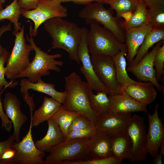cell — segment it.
<instances>
[{"instance_id": "40", "label": "cell", "mask_w": 164, "mask_h": 164, "mask_svg": "<svg viewBox=\"0 0 164 164\" xmlns=\"http://www.w3.org/2000/svg\"><path fill=\"white\" fill-rule=\"evenodd\" d=\"M61 3L67 2H71L75 4L81 5H87L93 2L103 4L105 0H52Z\"/></svg>"}, {"instance_id": "31", "label": "cell", "mask_w": 164, "mask_h": 164, "mask_svg": "<svg viewBox=\"0 0 164 164\" xmlns=\"http://www.w3.org/2000/svg\"><path fill=\"white\" fill-rule=\"evenodd\" d=\"M138 0H105L103 4L109 5L112 9L115 10L116 18H120L125 13H133L135 9Z\"/></svg>"}, {"instance_id": "18", "label": "cell", "mask_w": 164, "mask_h": 164, "mask_svg": "<svg viewBox=\"0 0 164 164\" xmlns=\"http://www.w3.org/2000/svg\"><path fill=\"white\" fill-rule=\"evenodd\" d=\"M109 95V112L121 114L147 112L146 105L132 98L122 88L118 92Z\"/></svg>"}, {"instance_id": "39", "label": "cell", "mask_w": 164, "mask_h": 164, "mask_svg": "<svg viewBox=\"0 0 164 164\" xmlns=\"http://www.w3.org/2000/svg\"><path fill=\"white\" fill-rule=\"evenodd\" d=\"M39 0H18V4L23 11L34 9Z\"/></svg>"}, {"instance_id": "19", "label": "cell", "mask_w": 164, "mask_h": 164, "mask_svg": "<svg viewBox=\"0 0 164 164\" xmlns=\"http://www.w3.org/2000/svg\"><path fill=\"white\" fill-rule=\"evenodd\" d=\"M114 135L106 132L96 130L90 138L88 152L90 158L112 156L111 146Z\"/></svg>"}, {"instance_id": "10", "label": "cell", "mask_w": 164, "mask_h": 164, "mask_svg": "<svg viewBox=\"0 0 164 164\" xmlns=\"http://www.w3.org/2000/svg\"><path fill=\"white\" fill-rule=\"evenodd\" d=\"M32 121L28 132L21 141L12 143L11 148L15 149V164H45L43 159L46 152L35 146L32 134Z\"/></svg>"}, {"instance_id": "29", "label": "cell", "mask_w": 164, "mask_h": 164, "mask_svg": "<svg viewBox=\"0 0 164 164\" xmlns=\"http://www.w3.org/2000/svg\"><path fill=\"white\" fill-rule=\"evenodd\" d=\"M81 115L78 112L65 109L61 106L51 118L58 125L65 138L69 127L73 121Z\"/></svg>"}, {"instance_id": "26", "label": "cell", "mask_w": 164, "mask_h": 164, "mask_svg": "<svg viewBox=\"0 0 164 164\" xmlns=\"http://www.w3.org/2000/svg\"><path fill=\"white\" fill-rule=\"evenodd\" d=\"M162 40H164V28H153L146 36L136 55L128 67L133 66L138 63L148 53L150 48Z\"/></svg>"}, {"instance_id": "14", "label": "cell", "mask_w": 164, "mask_h": 164, "mask_svg": "<svg viewBox=\"0 0 164 164\" xmlns=\"http://www.w3.org/2000/svg\"><path fill=\"white\" fill-rule=\"evenodd\" d=\"M19 85L20 93L24 101L29 107L30 114H33V112L35 108V105L32 96H30L29 94V90H32L44 93L61 104L66 95L65 91L60 92L56 91L54 84L46 83L42 79L36 82H31L28 79H23L20 81Z\"/></svg>"}, {"instance_id": "15", "label": "cell", "mask_w": 164, "mask_h": 164, "mask_svg": "<svg viewBox=\"0 0 164 164\" xmlns=\"http://www.w3.org/2000/svg\"><path fill=\"white\" fill-rule=\"evenodd\" d=\"M159 104L155 106L152 114L148 113L149 126L146 134V147L148 153L154 157L158 153L161 144L164 140V125L158 114Z\"/></svg>"}, {"instance_id": "36", "label": "cell", "mask_w": 164, "mask_h": 164, "mask_svg": "<svg viewBox=\"0 0 164 164\" xmlns=\"http://www.w3.org/2000/svg\"><path fill=\"white\" fill-rule=\"evenodd\" d=\"M94 122L85 115H80L73 121L69 127L68 132L73 130L86 128Z\"/></svg>"}, {"instance_id": "6", "label": "cell", "mask_w": 164, "mask_h": 164, "mask_svg": "<svg viewBox=\"0 0 164 164\" xmlns=\"http://www.w3.org/2000/svg\"><path fill=\"white\" fill-rule=\"evenodd\" d=\"M90 138L65 141L53 147L46 158L45 164H59L64 161L90 159L88 152Z\"/></svg>"}, {"instance_id": "22", "label": "cell", "mask_w": 164, "mask_h": 164, "mask_svg": "<svg viewBox=\"0 0 164 164\" xmlns=\"http://www.w3.org/2000/svg\"><path fill=\"white\" fill-rule=\"evenodd\" d=\"M48 129L46 135L35 143L39 149L48 152L53 147L65 141V137L58 125L52 118L47 121Z\"/></svg>"}, {"instance_id": "13", "label": "cell", "mask_w": 164, "mask_h": 164, "mask_svg": "<svg viewBox=\"0 0 164 164\" xmlns=\"http://www.w3.org/2000/svg\"><path fill=\"white\" fill-rule=\"evenodd\" d=\"M164 40L157 42L151 51L148 53L138 63L127 69V71L132 73L138 80L143 82H151L163 94L164 87L156 79L154 60L156 52L159 47L164 43Z\"/></svg>"}, {"instance_id": "38", "label": "cell", "mask_w": 164, "mask_h": 164, "mask_svg": "<svg viewBox=\"0 0 164 164\" xmlns=\"http://www.w3.org/2000/svg\"><path fill=\"white\" fill-rule=\"evenodd\" d=\"M2 91L0 92V118L1 120V127L8 132H11L12 128V123L5 113L1 101V95Z\"/></svg>"}, {"instance_id": "28", "label": "cell", "mask_w": 164, "mask_h": 164, "mask_svg": "<svg viewBox=\"0 0 164 164\" xmlns=\"http://www.w3.org/2000/svg\"><path fill=\"white\" fill-rule=\"evenodd\" d=\"M91 88L89 93V101L91 107L95 114L100 116L109 111L110 100L108 94L103 91H98L94 94Z\"/></svg>"}, {"instance_id": "9", "label": "cell", "mask_w": 164, "mask_h": 164, "mask_svg": "<svg viewBox=\"0 0 164 164\" xmlns=\"http://www.w3.org/2000/svg\"><path fill=\"white\" fill-rule=\"evenodd\" d=\"M126 130L132 145L128 160L135 163L145 161L147 158L148 152L146 126L143 118L137 114L132 115Z\"/></svg>"}, {"instance_id": "11", "label": "cell", "mask_w": 164, "mask_h": 164, "mask_svg": "<svg viewBox=\"0 0 164 164\" xmlns=\"http://www.w3.org/2000/svg\"><path fill=\"white\" fill-rule=\"evenodd\" d=\"M81 40L78 49L79 59L82 63L80 70L93 90L103 91L109 95L108 89L97 77L91 61L87 42L88 30L84 27H81Z\"/></svg>"}, {"instance_id": "44", "label": "cell", "mask_w": 164, "mask_h": 164, "mask_svg": "<svg viewBox=\"0 0 164 164\" xmlns=\"http://www.w3.org/2000/svg\"><path fill=\"white\" fill-rule=\"evenodd\" d=\"M162 155L160 153H158L154 157V158L152 162V163L153 164H162Z\"/></svg>"}, {"instance_id": "34", "label": "cell", "mask_w": 164, "mask_h": 164, "mask_svg": "<svg viewBox=\"0 0 164 164\" xmlns=\"http://www.w3.org/2000/svg\"><path fill=\"white\" fill-rule=\"evenodd\" d=\"M9 52L7 50L0 56V92L2 91L3 87L12 88L17 85V81L8 82L5 78V67L4 64L7 63L9 56Z\"/></svg>"}, {"instance_id": "23", "label": "cell", "mask_w": 164, "mask_h": 164, "mask_svg": "<svg viewBox=\"0 0 164 164\" xmlns=\"http://www.w3.org/2000/svg\"><path fill=\"white\" fill-rule=\"evenodd\" d=\"M61 106V104L53 98L45 96L41 105L30 117L32 127L37 126L51 118Z\"/></svg>"}, {"instance_id": "17", "label": "cell", "mask_w": 164, "mask_h": 164, "mask_svg": "<svg viewBox=\"0 0 164 164\" xmlns=\"http://www.w3.org/2000/svg\"><path fill=\"white\" fill-rule=\"evenodd\" d=\"M131 113L121 114L109 111L97 116L94 121L96 130L115 135L126 129L132 117Z\"/></svg>"}, {"instance_id": "2", "label": "cell", "mask_w": 164, "mask_h": 164, "mask_svg": "<svg viewBox=\"0 0 164 164\" xmlns=\"http://www.w3.org/2000/svg\"><path fill=\"white\" fill-rule=\"evenodd\" d=\"M66 95L62 107L67 110L78 112L94 122L97 116L90 105L89 93L91 88L87 82L73 72L65 77Z\"/></svg>"}, {"instance_id": "12", "label": "cell", "mask_w": 164, "mask_h": 164, "mask_svg": "<svg viewBox=\"0 0 164 164\" xmlns=\"http://www.w3.org/2000/svg\"><path fill=\"white\" fill-rule=\"evenodd\" d=\"M91 60L96 75L108 89L109 94L120 91L122 87L116 79L112 57L104 55H91Z\"/></svg>"}, {"instance_id": "46", "label": "cell", "mask_w": 164, "mask_h": 164, "mask_svg": "<svg viewBox=\"0 0 164 164\" xmlns=\"http://www.w3.org/2000/svg\"><path fill=\"white\" fill-rule=\"evenodd\" d=\"M6 2L5 0H0V10L2 9L3 8V5Z\"/></svg>"}, {"instance_id": "27", "label": "cell", "mask_w": 164, "mask_h": 164, "mask_svg": "<svg viewBox=\"0 0 164 164\" xmlns=\"http://www.w3.org/2000/svg\"><path fill=\"white\" fill-rule=\"evenodd\" d=\"M127 52V48H123L112 57L115 65L116 79L122 87L127 84H135L137 82L131 78L127 73V63L125 57Z\"/></svg>"}, {"instance_id": "35", "label": "cell", "mask_w": 164, "mask_h": 164, "mask_svg": "<svg viewBox=\"0 0 164 164\" xmlns=\"http://www.w3.org/2000/svg\"><path fill=\"white\" fill-rule=\"evenodd\" d=\"M164 43L158 49L155 54L154 66L155 69V77L157 81H160L164 74Z\"/></svg>"}, {"instance_id": "20", "label": "cell", "mask_w": 164, "mask_h": 164, "mask_svg": "<svg viewBox=\"0 0 164 164\" xmlns=\"http://www.w3.org/2000/svg\"><path fill=\"white\" fill-rule=\"evenodd\" d=\"M153 28L149 23L140 27L131 28L125 30V42L128 52L127 59L128 65L135 57L146 36Z\"/></svg>"}, {"instance_id": "5", "label": "cell", "mask_w": 164, "mask_h": 164, "mask_svg": "<svg viewBox=\"0 0 164 164\" xmlns=\"http://www.w3.org/2000/svg\"><path fill=\"white\" fill-rule=\"evenodd\" d=\"M24 33V25L19 31L14 30L12 32L15 37L14 45L5 67V75L11 80L24 71L31 62L29 55L33 49L30 44H27Z\"/></svg>"}, {"instance_id": "8", "label": "cell", "mask_w": 164, "mask_h": 164, "mask_svg": "<svg viewBox=\"0 0 164 164\" xmlns=\"http://www.w3.org/2000/svg\"><path fill=\"white\" fill-rule=\"evenodd\" d=\"M22 15L32 20L34 24L33 29L31 23L29 26L33 37L37 35L39 26L47 20L55 17L65 18L68 16L66 7L61 3L52 0H39L34 9L23 11Z\"/></svg>"}, {"instance_id": "30", "label": "cell", "mask_w": 164, "mask_h": 164, "mask_svg": "<svg viewBox=\"0 0 164 164\" xmlns=\"http://www.w3.org/2000/svg\"><path fill=\"white\" fill-rule=\"evenodd\" d=\"M23 10L18 4V0H13L6 7L0 10V23L3 19H8L13 23L15 30L19 31L22 27L19 22Z\"/></svg>"}, {"instance_id": "1", "label": "cell", "mask_w": 164, "mask_h": 164, "mask_svg": "<svg viewBox=\"0 0 164 164\" xmlns=\"http://www.w3.org/2000/svg\"><path fill=\"white\" fill-rule=\"evenodd\" d=\"M46 31L52 39V49H62L70 58L80 64L78 49L80 43L81 29L75 23L61 17L50 19L44 23Z\"/></svg>"}, {"instance_id": "41", "label": "cell", "mask_w": 164, "mask_h": 164, "mask_svg": "<svg viewBox=\"0 0 164 164\" xmlns=\"http://www.w3.org/2000/svg\"><path fill=\"white\" fill-rule=\"evenodd\" d=\"M14 141L13 136L12 135L6 140L0 142V155L5 150L11 148L12 143Z\"/></svg>"}, {"instance_id": "4", "label": "cell", "mask_w": 164, "mask_h": 164, "mask_svg": "<svg viewBox=\"0 0 164 164\" xmlns=\"http://www.w3.org/2000/svg\"><path fill=\"white\" fill-rule=\"evenodd\" d=\"M87 36L88 48L91 55L113 57L123 48L125 44L121 42L110 31L95 22H91Z\"/></svg>"}, {"instance_id": "25", "label": "cell", "mask_w": 164, "mask_h": 164, "mask_svg": "<svg viewBox=\"0 0 164 164\" xmlns=\"http://www.w3.org/2000/svg\"><path fill=\"white\" fill-rule=\"evenodd\" d=\"M147 7L143 0H138L135 9L129 20L120 22L122 28L126 30L131 28L140 27L149 23Z\"/></svg>"}, {"instance_id": "16", "label": "cell", "mask_w": 164, "mask_h": 164, "mask_svg": "<svg viewBox=\"0 0 164 164\" xmlns=\"http://www.w3.org/2000/svg\"><path fill=\"white\" fill-rule=\"evenodd\" d=\"M2 104L5 113L13 125L14 131L12 135L14 140L19 142L20 141L21 129L26 122L27 117L21 110L19 99L10 92L5 94Z\"/></svg>"}, {"instance_id": "7", "label": "cell", "mask_w": 164, "mask_h": 164, "mask_svg": "<svg viewBox=\"0 0 164 164\" xmlns=\"http://www.w3.org/2000/svg\"><path fill=\"white\" fill-rule=\"evenodd\" d=\"M79 16L85 19L86 23L95 22L102 24L110 31L121 43L125 42V33L118 19L103 4L97 2L86 5L80 12Z\"/></svg>"}, {"instance_id": "3", "label": "cell", "mask_w": 164, "mask_h": 164, "mask_svg": "<svg viewBox=\"0 0 164 164\" xmlns=\"http://www.w3.org/2000/svg\"><path fill=\"white\" fill-rule=\"evenodd\" d=\"M29 32L30 37L27 34L26 39L32 45L35 52V56L26 68L17 75L15 79L27 77L30 81L36 82L41 79L42 76L49 75L50 70L60 72L61 69L59 67L63 66L64 62L56 60L61 57L62 54H48L37 46L34 41L30 29Z\"/></svg>"}, {"instance_id": "32", "label": "cell", "mask_w": 164, "mask_h": 164, "mask_svg": "<svg viewBox=\"0 0 164 164\" xmlns=\"http://www.w3.org/2000/svg\"><path fill=\"white\" fill-rule=\"evenodd\" d=\"M149 23L153 28H164V5L147 9Z\"/></svg>"}, {"instance_id": "24", "label": "cell", "mask_w": 164, "mask_h": 164, "mask_svg": "<svg viewBox=\"0 0 164 164\" xmlns=\"http://www.w3.org/2000/svg\"><path fill=\"white\" fill-rule=\"evenodd\" d=\"M132 147V141L126 129L114 136L111 146L112 156L121 161L124 159L129 160Z\"/></svg>"}, {"instance_id": "37", "label": "cell", "mask_w": 164, "mask_h": 164, "mask_svg": "<svg viewBox=\"0 0 164 164\" xmlns=\"http://www.w3.org/2000/svg\"><path fill=\"white\" fill-rule=\"evenodd\" d=\"M16 150L11 148L5 150L0 155V164H15Z\"/></svg>"}, {"instance_id": "43", "label": "cell", "mask_w": 164, "mask_h": 164, "mask_svg": "<svg viewBox=\"0 0 164 164\" xmlns=\"http://www.w3.org/2000/svg\"><path fill=\"white\" fill-rule=\"evenodd\" d=\"M147 7L153 8L164 5V0H143Z\"/></svg>"}, {"instance_id": "42", "label": "cell", "mask_w": 164, "mask_h": 164, "mask_svg": "<svg viewBox=\"0 0 164 164\" xmlns=\"http://www.w3.org/2000/svg\"><path fill=\"white\" fill-rule=\"evenodd\" d=\"M11 22H10L7 25H3L0 28V39L1 38L5 32L11 31L12 29ZM7 50L1 45L0 42V56Z\"/></svg>"}, {"instance_id": "33", "label": "cell", "mask_w": 164, "mask_h": 164, "mask_svg": "<svg viewBox=\"0 0 164 164\" xmlns=\"http://www.w3.org/2000/svg\"><path fill=\"white\" fill-rule=\"evenodd\" d=\"M94 122L86 128L69 132L65 138V141L76 139L90 138L96 131Z\"/></svg>"}, {"instance_id": "21", "label": "cell", "mask_w": 164, "mask_h": 164, "mask_svg": "<svg viewBox=\"0 0 164 164\" xmlns=\"http://www.w3.org/2000/svg\"><path fill=\"white\" fill-rule=\"evenodd\" d=\"M122 88L132 98L146 106L153 102L157 96L154 85L149 82L127 84Z\"/></svg>"}, {"instance_id": "45", "label": "cell", "mask_w": 164, "mask_h": 164, "mask_svg": "<svg viewBox=\"0 0 164 164\" xmlns=\"http://www.w3.org/2000/svg\"><path fill=\"white\" fill-rule=\"evenodd\" d=\"M159 148L160 149L159 153L163 155H164V140L161 143Z\"/></svg>"}]
</instances>
